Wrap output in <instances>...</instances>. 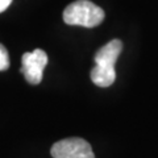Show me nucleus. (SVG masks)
I'll return each mask as SVG.
<instances>
[{"label": "nucleus", "instance_id": "7ed1b4c3", "mask_svg": "<svg viewBox=\"0 0 158 158\" xmlns=\"http://www.w3.org/2000/svg\"><path fill=\"white\" fill-rule=\"evenodd\" d=\"M53 158H95L91 145L79 137L65 138L52 146Z\"/></svg>", "mask_w": 158, "mask_h": 158}, {"label": "nucleus", "instance_id": "39448f33", "mask_svg": "<svg viewBox=\"0 0 158 158\" xmlns=\"http://www.w3.org/2000/svg\"><path fill=\"white\" fill-rule=\"evenodd\" d=\"M9 67V56L7 49L0 44V71H6Z\"/></svg>", "mask_w": 158, "mask_h": 158}, {"label": "nucleus", "instance_id": "f03ea898", "mask_svg": "<svg viewBox=\"0 0 158 158\" xmlns=\"http://www.w3.org/2000/svg\"><path fill=\"white\" fill-rule=\"evenodd\" d=\"M104 11L90 0H77L63 11V21L67 25L94 28L104 20Z\"/></svg>", "mask_w": 158, "mask_h": 158}, {"label": "nucleus", "instance_id": "423d86ee", "mask_svg": "<svg viewBox=\"0 0 158 158\" xmlns=\"http://www.w3.org/2000/svg\"><path fill=\"white\" fill-rule=\"evenodd\" d=\"M11 3H12V0H0V13L6 11V9L11 6Z\"/></svg>", "mask_w": 158, "mask_h": 158}, {"label": "nucleus", "instance_id": "f257e3e1", "mask_svg": "<svg viewBox=\"0 0 158 158\" xmlns=\"http://www.w3.org/2000/svg\"><path fill=\"white\" fill-rule=\"evenodd\" d=\"M123 50L120 40H112L95 54V67L91 70V81L99 87H110L116 79L115 63Z\"/></svg>", "mask_w": 158, "mask_h": 158}, {"label": "nucleus", "instance_id": "20e7f679", "mask_svg": "<svg viewBox=\"0 0 158 158\" xmlns=\"http://www.w3.org/2000/svg\"><path fill=\"white\" fill-rule=\"evenodd\" d=\"M48 65V56L41 49L23 54L21 58V73L27 82L31 85H38L42 81L44 69Z\"/></svg>", "mask_w": 158, "mask_h": 158}]
</instances>
